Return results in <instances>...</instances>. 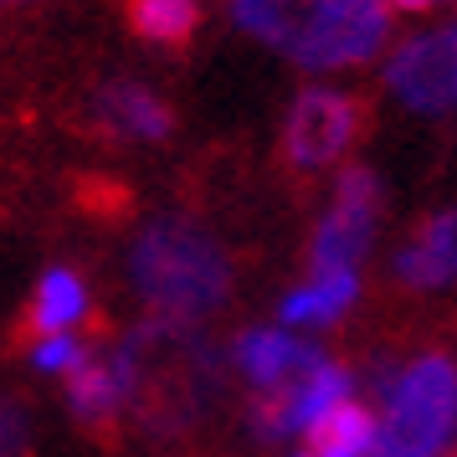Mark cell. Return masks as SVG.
Listing matches in <instances>:
<instances>
[{
    "label": "cell",
    "instance_id": "1",
    "mask_svg": "<svg viewBox=\"0 0 457 457\" xmlns=\"http://www.w3.org/2000/svg\"><path fill=\"white\" fill-rule=\"evenodd\" d=\"M231 21L313 72L370 62L391 37L386 0H231Z\"/></svg>",
    "mask_w": 457,
    "mask_h": 457
},
{
    "label": "cell",
    "instance_id": "2",
    "mask_svg": "<svg viewBox=\"0 0 457 457\" xmlns=\"http://www.w3.org/2000/svg\"><path fill=\"white\" fill-rule=\"evenodd\" d=\"M129 278L145 309L165 324L211 319L231 298V257L227 247L186 216H160L134 237Z\"/></svg>",
    "mask_w": 457,
    "mask_h": 457
},
{
    "label": "cell",
    "instance_id": "3",
    "mask_svg": "<svg viewBox=\"0 0 457 457\" xmlns=\"http://www.w3.org/2000/svg\"><path fill=\"white\" fill-rule=\"evenodd\" d=\"M457 442V360L421 350L386 375L370 457H447Z\"/></svg>",
    "mask_w": 457,
    "mask_h": 457
},
{
    "label": "cell",
    "instance_id": "4",
    "mask_svg": "<svg viewBox=\"0 0 457 457\" xmlns=\"http://www.w3.org/2000/svg\"><path fill=\"white\" fill-rule=\"evenodd\" d=\"M375 227H380V180L365 165H350L334 186V201L324 221L313 227L309 268L313 272H350L370 252Z\"/></svg>",
    "mask_w": 457,
    "mask_h": 457
},
{
    "label": "cell",
    "instance_id": "5",
    "mask_svg": "<svg viewBox=\"0 0 457 457\" xmlns=\"http://www.w3.org/2000/svg\"><path fill=\"white\" fill-rule=\"evenodd\" d=\"M360 134V104L334 87H309L298 93L283 124V160L293 170H324L334 165Z\"/></svg>",
    "mask_w": 457,
    "mask_h": 457
},
{
    "label": "cell",
    "instance_id": "6",
    "mask_svg": "<svg viewBox=\"0 0 457 457\" xmlns=\"http://www.w3.org/2000/svg\"><path fill=\"white\" fill-rule=\"evenodd\" d=\"M386 83L421 119H442L457 104V26L411 37L386 67Z\"/></svg>",
    "mask_w": 457,
    "mask_h": 457
},
{
    "label": "cell",
    "instance_id": "7",
    "mask_svg": "<svg viewBox=\"0 0 457 457\" xmlns=\"http://www.w3.org/2000/svg\"><path fill=\"white\" fill-rule=\"evenodd\" d=\"M354 401V375L345 365L324 360L319 370H309L303 380H293L283 391H272L268 401H257L252 411V427L262 442H283V436H309L334 406Z\"/></svg>",
    "mask_w": 457,
    "mask_h": 457
},
{
    "label": "cell",
    "instance_id": "8",
    "mask_svg": "<svg viewBox=\"0 0 457 457\" xmlns=\"http://www.w3.org/2000/svg\"><path fill=\"white\" fill-rule=\"evenodd\" d=\"M231 365L242 370L247 386L272 395L283 386H293V380H303L309 370H319L324 354H319V345L298 339L293 329H247V334H237V345H231Z\"/></svg>",
    "mask_w": 457,
    "mask_h": 457
},
{
    "label": "cell",
    "instance_id": "9",
    "mask_svg": "<svg viewBox=\"0 0 457 457\" xmlns=\"http://www.w3.org/2000/svg\"><path fill=\"white\" fill-rule=\"evenodd\" d=\"M391 272L411 293H442L457 283V206L436 211L416 227L411 242H401L391 257Z\"/></svg>",
    "mask_w": 457,
    "mask_h": 457
},
{
    "label": "cell",
    "instance_id": "10",
    "mask_svg": "<svg viewBox=\"0 0 457 457\" xmlns=\"http://www.w3.org/2000/svg\"><path fill=\"white\" fill-rule=\"evenodd\" d=\"M360 298V272H313L303 288H293L283 298V329H324V324H339L345 313L354 309Z\"/></svg>",
    "mask_w": 457,
    "mask_h": 457
},
{
    "label": "cell",
    "instance_id": "11",
    "mask_svg": "<svg viewBox=\"0 0 457 457\" xmlns=\"http://www.w3.org/2000/svg\"><path fill=\"white\" fill-rule=\"evenodd\" d=\"M83 313H87L83 278L67 272V268H52V272H42V283H37V293H31L16 339H31V334H37V339H46V334H67Z\"/></svg>",
    "mask_w": 457,
    "mask_h": 457
},
{
    "label": "cell",
    "instance_id": "12",
    "mask_svg": "<svg viewBox=\"0 0 457 457\" xmlns=\"http://www.w3.org/2000/svg\"><path fill=\"white\" fill-rule=\"evenodd\" d=\"M98 124L124 134V139H165L170 108L139 83H108L98 93Z\"/></svg>",
    "mask_w": 457,
    "mask_h": 457
},
{
    "label": "cell",
    "instance_id": "13",
    "mask_svg": "<svg viewBox=\"0 0 457 457\" xmlns=\"http://www.w3.org/2000/svg\"><path fill=\"white\" fill-rule=\"evenodd\" d=\"M313 457H370L375 453V411H365L360 401L334 406L319 427L309 432Z\"/></svg>",
    "mask_w": 457,
    "mask_h": 457
},
{
    "label": "cell",
    "instance_id": "14",
    "mask_svg": "<svg viewBox=\"0 0 457 457\" xmlns=\"http://www.w3.org/2000/svg\"><path fill=\"white\" fill-rule=\"evenodd\" d=\"M129 21L145 42H165V46H180L190 42V31L201 21L195 0H134L129 5Z\"/></svg>",
    "mask_w": 457,
    "mask_h": 457
},
{
    "label": "cell",
    "instance_id": "15",
    "mask_svg": "<svg viewBox=\"0 0 457 457\" xmlns=\"http://www.w3.org/2000/svg\"><path fill=\"white\" fill-rule=\"evenodd\" d=\"M31 411L21 401L0 395V457H31Z\"/></svg>",
    "mask_w": 457,
    "mask_h": 457
},
{
    "label": "cell",
    "instance_id": "16",
    "mask_svg": "<svg viewBox=\"0 0 457 457\" xmlns=\"http://www.w3.org/2000/svg\"><path fill=\"white\" fill-rule=\"evenodd\" d=\"M87 354V345L83 339H72V329L67 334H46V339H37V350H31V360L42 365V370H57V375H67L78 360Z\"/></svg>",
    "mask_w": 457,
    "mask_h": 457
},
{
    "label": "cell",
    "instance_id": "17",
    "mask_svg": "<svg viewBox=\"0 0 457 457\" xmlns=\"http://www.w3.org/2000/svg\"><path fill=\"white\" fill-rule=\"evenodd\" d=\"M391 5H401V11H427V5H436V0H391Z\"/></svg>",
    "mask_w": 457,
    "mask_h": 457
},
{
    "label": "cell",
    "instance_id": "18",
    "mask_svg": "<svg viewBox=\"0 0 457 457\" xmlns=\"http://www.w3.org/2000/svg\"><path fill=\"white\" fill-rule=\"evenodd\" d=\"M298 457H313V453H298Z\"/></svg>",
    "mask_w": 457,
    "mask_h": 457
}]
</instances>
